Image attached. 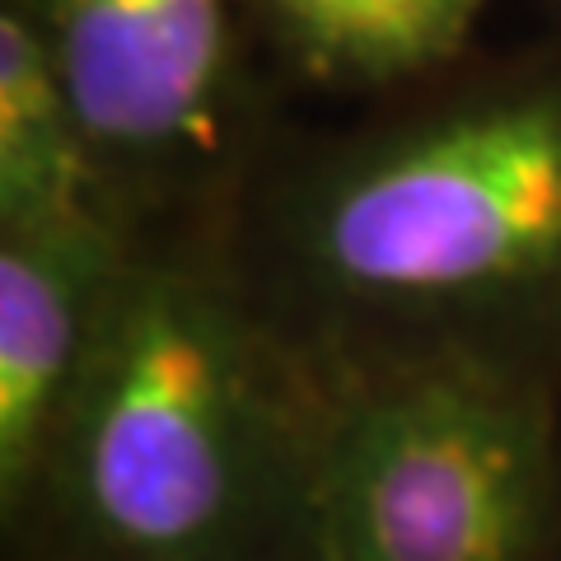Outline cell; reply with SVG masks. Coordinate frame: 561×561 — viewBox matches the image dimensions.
<instances>
[{"label":"cell","instance_id":"cell-1","mask_svg":"<svg viewBox=\"0 0 561 561\" xmlns=\"http://www.w3.org/2000/svg\"><path fill=\"white\" fill-rule=\"evenodd\" d=\"M337 370L206 257L131 243L5 534L38 561H323Z\"/></svg>","mask_w":561,"mask_h":561},{"label":"cell","instance_id":"cell-2","mask_svg":"<svg viewBox=\"0 0 561 561\" xmlns=\"http://www.w3.org/2000/svg\"><path fill=\"white\" fill-rule=\"evenodd\" d=\"M295 280L416 351L524 360L561 323V70L486 80L351 140L276 216Z\"/></svg>","mask_w":561,"mask_h":561},{"label":"cell","instance_id":"cell-3","mask_svg":"<svg viewBox=\"0 0 561 561\" xmlns=\"http://www.w3.org/2000/svg\"><path fill=\"white\" fill-rule=\"evenodd\" d=\"M557 496L552 402L529 360L459 346L342 360L323 561H542Z\"/></svg>","mask_w":561,"mask_h":561},{"label":"cell","instance_id":"cell-4","mask_svg":"<svg viewBox=\"0 0 561 561\" xmlns=\"http://www.w3.org/2000/svg\"><path fill=\"white\" fill-rule=\"evenodd\" d=\"M47 43L103 173L136 197L206 179L243 127L249 0H14Z\"/></svg>","mask_w":561,"mask_h":561},{"label":"cell","instance_id":"cell-5","mask_svg":"<svg viewBox=\"0 0 561 561\" xmlns=\"http://www.w3.org/2000/svg\"><path fill=\"white\" fill-rule=\"evenodd\" d=\"M127 220H80L0 234V519L24 515L51 431L90 356Z\"/></svg>","mask_w":561,"mask_h":561},{"label":"cell","instance_id":"cell-6","mask_svg":"<svg viewBox=\"0 0 561 561\" xmlns=\"http://www.w3.org/2000/svg\"><path fill=\"white\" fill-rule=\"evenodd\" d=\"M127 220L66 80L14 0H0V234ZM131 225V220H127Z\"/></svg>","mask_w":561,"mask_h":561},{"label":"cell","instance_id":"cell-7","mask_svg":"<svg viewBox=\"0 0 561 561\" xmlns=\"http://www.w3.org/2000/svg\"><path fill=\"white\" fill-rule=\"evenodd\" d=\"M491 0H249L272 47L313 84L383 90L449 66Z\"/></svg>","mask_w":561,"mask_h":561}]
</instances>
